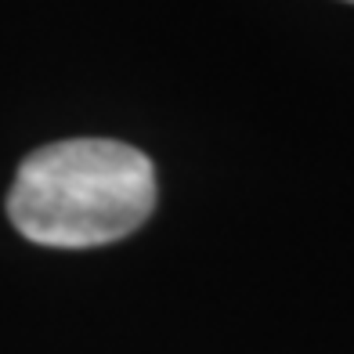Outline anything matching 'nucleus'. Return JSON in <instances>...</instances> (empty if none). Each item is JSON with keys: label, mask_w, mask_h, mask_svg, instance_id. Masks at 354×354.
<instances>
[{"label": "nucleus", "mask_w": 354, "mask_h": 354, "mask_svg": "<svg viewBox=\"0 0 354 354\" xmlns=\"http://www.w3.org/2000/svg\"><path fill=\"white\" fill-rule=\"evenodd\" d=\"M156 196V167L134 145L73 138L22 159L8 217L37 246L87 250L138 232L152 217Z\"/></svg>", "instance_id": "nucleus-1"}, {"label": "nucleus", "mask_w": 354, "mask_h": 354, "mask_svg": "<svg viewBox=\"0 0 354 354\" xmlns=\"http://www.w3.org/2000/svg\"><path fill=\"white\" fill-rule=\"evenodd\" d=\"M347 4H354V0H347Z\"/></svg>", "instance_id": "nucleus-2"}]
</instances>
